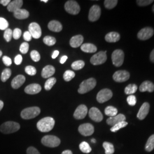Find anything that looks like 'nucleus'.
I'll list each match as a JSON object with an SVG mask.
<instances>
[{
	"mask_svg": "<svg viewBox=\"0 0 154 154\" xmlns=\"http://www.w3.org/2000/svg\"><path fill=\"white\" fill-rule=\"evenodd\" d=\"M55 121L52 117H45L39 120L37 124V127L39 131L48 132L50 131L54 128Z\"/></svg>",
	"mask_w": 154,
	"mask_h": 154,
	"instance_id": "obj_1",
	"label": "nucleus"
},
{
	"mask_svg": "<svg viewBox=\"0 0 154 154\" xmlns=\"http://www.w3.org/2000/svg\"><path fill=\"white\" fill-rule=\"evenodd\" d=\"M20 128L18 123L13 121L6 122L0 126V131L4 134H9L18 131Z\"/></svg>",
	"mask_w": 154,
	"mask_h": 154,
	"instance_id": "obj_2",
	"label": "nucleus"
},
{
	"mask_svg": "<svg viewBox=\"0 0 154 154\" xmlns=\"http://www.w3.org/2000/svg\"><path fill=\"white\" fill-rule=\"evenodd\" d=\"M97 85V81L93 78H90L86 80L83 81L79 85V88L78 91L79 94H83L87 93L92 90Z\"/></svg>",
	"mask_w": 154,
	"mask_h": 154,
	"instance_id": "obj_3",
	"label": "nucleus"
},
{
	"mask_svg": "<svg viewBox=\"0 0 154 154\" xmlns=\"http://www.w3.org/2000/svg\"><path fill=\"white\" fill-rule=\"evenodd\" d=\"M42 144L48 147L54 148L60 146L61 144V140L54 135H46L41 139Z\"/></svg>",
	"mask_w": 154,
	"mask_h": 154,
	"instance_id": "obj_4",
	"label": "nucleus"
},
{
	"mask_svg": "<svg viewBox=\"0 0 154 154\" xmlns=\"http://www.w3.org/2000/svg\"><path fill=\"white\" fill-rule=\"evenodd\" d=\"M41 110L38 107H30L22 110L21 116L23 119H31L39 116Z\"/></svg>",
	"mask_w": 154,
	"mask_h": 154,
	"instance_id": "obj_5",
	"label": "nucleus"
},
{
	"mask_svg": "<svg viewBox=\"0 0 154 154\" xmlns=\"http://www.w3.org/2000/svg\"><path fill=\"white\" fill-rule=\"evenodd\" d=\"M125 58L124 52L121 49H116L113 51L111 55L112 64L116 67L121 66Z\"/></svg>",
	"mask_w": 154,
	"mask_h": 154,
	"instance_id": "obj_6",
	"label": "nucleus"
},
{
	"mask_svg": "<svg viewBox=\"0 0 154 154\" xmlns=\"http://www.w3.org/2000/svg\"><path fill=\"white\" fill-rule=\"evenodd\" d=\"M65 9L68 13L72 15L78 14L80 10V6L75 1H67L65 4Z\"/></svg>",
	"mask_w": 154,
	"mask_h": 154,
	"instance_id": "obj_7",
	"label": "nucleus"
},
{
	"mask_svg": "<svg viewBox=\"0 0 154 154\" xmlns=\"http://www.w3.org/2000/svg\"><path fill=\"white\" fill-rule=\"evenodd\" d=\"M107 51H99L91 58L90 62L93 65H99L105 63L107 60Z\"/></svg>",
	"mask_w": 154,
	"mask_h": 154,
	"instance_id": "obj_8",
	"label": "nucleus"
},
{
	"mask_svg": "<svg viewBox=\"0 0 154 154\" xmlns=\"http://www.w3.org/2000/svg\"><path fill=\"white\" fill-rule=\"evenodd\" d=\"M112 97L111 90L108 88L101 90L97 95V100L100 103H103L110 100Z\"/></svg>",
	"mask_w": 154,
	"mask_h": 154,
	"instance_id": "obj_9",
	"label": "nucleus"
},
{
	"mask_svg": "<svg viewBox=\"0 0 154 154\" xmlns=\"http://www.w3.org/2000/svg\"><path fill=\"white\" fill-rule=\"evenodd\" d=\"M78 131L85 137L90 136L94 132V127L91 123H83L78 127Z\"/></svg>",
	"mask_w": 154,
	"mask_h": 154,
	"instance_id": "obj_10",
	"label": "nucleus"
},
{
	"mask_svg": "<svg viewBox=\"0 0 154 154\" xmlns=\"http://www.w3.org/2000/svg\"><path fill=\"white\" fill-rule=\"evenodd\" d=\"M101 14V9L99 6L94 5L93 6L89 11L88 20L91 22H95L99 20Z\"/></svg>",
	"mask_w": 154,
	"mask_h": 154,
	"instance_id": "obj_11",
	"label": "nucleus"
},
{
	"mask_svg": "<svg viewBox=\"0 0 154 154\" xmlns=\"http://www.w3.org/2000/svg\"><path fill=\"white\" fill-rule=\"evenodd\" d=\"M29 32L34 39L39 38L42 35L41 28L36 22H32L29 25Z\"/></svg>",
	"mask_w": 154,
	"mask_h": 154,
	"instance_id": "obj_12",
	"label": "nucleus"
},
{
	"mask_svg": "<svg viewBox=\"0 0 154 154\" xmlns=\"http://www.w3.org/2000/svg\"><path fill=\"white\" fill-rule=\"evenodd\" d=\"M154 29L151 27H146L142 29L138 33V38L140 40H147L154 35Z\"/></svg>",
	"mask_w": 154,
	"mask_h": 154,
	"instance_id": "obj_13",
	"label": "nucleus"
},
{
	"mask_svg": "<svg viewBox=\"0 0 154 154\" xmlns=\"http://www.w3.org/2000/svg\"><path fill=\"white\" fill-rule=\"evenodd\" d=\"M130 76V73L126 70H118L114 74L112 78L116 82H124L128 80Z\"/></svg>",
	"mask_w": 154,
	"mask_h": 154,
	"instance_id": "obj_14",
	"label": "nucleus"
},
{
	"mask_svg": "<svg viewBox=\"0 0 154 154\" xmlns=\"http://www.w3.org/2000/svg\"><path fill=\"white\" fill-rule=\"evenodd\" d=\"M88 116L93 121L96 122H100L103 119V116L100 111L98 108L94 107L89 110Z\"/></svg>",
	"mask_w": 154,
	"mask_h": 154,
	"instance_id": "obj_15",
	"label": "nucleus"
},
{
	"mask_svg": "<svg viewBox=\"0 0 154 154\" xmlns=\"http://www.w3.org/2000/svg\"><path fill=\"white\" fill-rule=\"evenodd\" d=\"M88 112V107L85 105H79L74 113V117L75 119L79 120L82 119L86 117Z\"/></svg>",
	"mask_w": 154,
	"mask_h": 154,
	"instance_id": "obj_16",
	"label": "nucleus"
},
{
	"mask_svg": "<svg viewBox=\"0 0 154 154\" xmlns=\"http://www.w3.org/2000/svg\"><path fill=\"white\" fill-rule=\"evenodd\" d=\"M125 120H126V116L122 114H117L116 116H114L109 118L107 119L106 122L109 125L113 126L119 122L125 121Z\"/></svg>",
	"mask_w": 154,
	"mask_h": 154,
	"instance_id": "obj_17",
	"label": "nucleus"
},
{
	"mask_svg": "<svg viewBox=\"0 0 154 154\" xmlns=\"http://www.w3.org/2000/svg\"><path fill=\"white\" fill-rule=\"evenodd\" d=\"M149 110V103L145 102L140 107L139 110L137 118L140 120H143L148 115Z\"/></svg>",
	"mask_w": 154,
	"mask_h": 154,
	"instance_id": "obj_18",
	"label": "nucleus"
},
{
	"mask_svg": "<svg viewBox=\"0 0 154 154\" xmlns=\"http://www.w3.org/2000/svg\"><path fill=\"white\" fill-rule=\"evenodd\" d=\"M26 81L25 77L23 75H18L14 77L11 83V87L14 89L20 88Z\"/></svg>",
	"mask_w": 154,
	"mask_h": 154,
	"instance_id": "obj_19",
	"label": "nucleus"
},
{
	"mask_svg": "<svg viewBox=\"0 0 154 154\" xmlns=\"http://www.w3.org/2000/svg\"><path fill=\"white\" fill-rule=\"evenodd\" d=\"M41 86L37 83H33L28 85L25 88V92L28 94L34 95L39 93L41 91Z\"/></svg>",
	"mask_w": 154,
	"mask_h": 154,
	"instance_id": "obj_20",
	"label": "nucleus"
},
{
	"mask_svg": "<svg viewBox=\"0 0 154 154\" xmlns=\"http://www.w3.org/2000/svg\"><path fill=\"white\" fill-rule=\"evenodd\" d=\"M23 5L22 0H14L11 1L10 4L7 6L8 11L14 12L18 9H20Z\"/></svg>",
	"mask_w": 154,
	"mask_h": 154,
	"instance_id": "obj_21",
	"label": "nucleus"
},
{
	"mask_svg": "<svg viewBox=\"0 0 154 154\" xmlns=\"http://www.w3.org/2000/svg\"><path fill=\"white\" fill-rule=\"evenodd\" d=\"M83 42V37L81 35L73 36L70 40V45L73 48H77L82 45Z\"/></svg>",
	"mask_w": 154,
	"mask_h": 154,
	"instance_id": "obj_22",
	"label": "nucleus"
},
{
	"mask_svg": "<svg viewBox=\"0 0 154 154\" xmlns=\"http://www.w3.org/2000/svg\"><path fill=\"white\" fill-rule=\"evenodd\" d=\"M55 68L51 65H48L42 69L41 75L44 78H50L55 73Z\"/></svg>",
	"mask_w": 154,
	"mask_h": 154,
	"instance_id": "obj_23",
	"label": "nucleus"
},
{
	"mask_svg": "<svg viewBox=\"0 0 154 154\" xmlns=\"http://www.w3.org/2000/svg\"><path fill=\"white\" fill-rule=\"evenodd\" d=\"M139 90L140 92H153L154 91V84L151 81H146L140 85L139 87Z\"/></svg>",
	"mask_w": 154,
	"mask_h": 154,
	"instance_id": "obj_24",
	"label": "nucleus"
},
{
	"mask_svg": "<svg viewBox=\"0 0 154 154\" xmlns=\"http://www.w3.org/2000/svg\"><path fill=\"white\" fill-rule=\"evenodd\" d=\"M121 38L120 34L115 32H112L107 34L105 36V40L110 43H114L119 41Z\"/></svg>",
	"mask_w": 154,
	"mask_h": 154,
	"instance_id": "obj_25",
	"label": "nucleus"
},
{
	"mask_svg": "<svg viewBox=\"0 0 154 154\" xmlns=\"http://www.w3.org/2000/svg\"><path fill=\"white\" fill-rule=\"evenodd\" d=\"M48 28L52 32H60L62 30V25L59 21L53 20L49 23Z\"/></svg>",
	"mask_w": 154,
	"mask_h": 154,
	"instance_id": "obj_26",
	"label": "nucleus"
},
{
	"mask_svg": "<svg viewBox=\"0 0 154 154\" xmlns=\"http://www.w3.org/2000/svg\"><path fill=\"white\" fill-rule=\"evenodd\" d=\"M14 17L18 20H24L28 18L29 16V13L28 11L23 9H20L14 11Z\"/></svg>",
	"mask_w": 154,
	"mask_h": 154,
	"instance_id": "obj_27",
	"label": "nucleus"
},
{
	"mask_svg": "<svg viewBox=\"0 0 154 154\" xmlns=\"http://www.w3.org/2000/svg\"><path fill=\"white\" fill-rule=\"evenodd\" d=\"M81 49L85 53H93L97 51V48L95 45L90 43L83 44L81 46Z\"/></svg>",
	"mask_w": 154,
	"mask_h": 154,
	"instance_id": "obj_28",
	"label": "nucleus"
},
{
	"mask_svg": "<svg viewBox=\"0 0 154 154\" xmlns=\"http://www.w3.org/2000/svg\"><path fill=\"white\" fill-rule=\"evenodd\" d=\"M103 147L105 149V154H113L114 153V147L112 143L108 142H105L103 143Z\"/></svg>",
	"mask_w": 154,
	"mask_h": 154,
	"instance_id": "obj_29",
	"label": "nucleus"
},
{
	"mask_svg": "<svg viewBox=\"0 0 154 154\" xmlns=\"http://www.w3.org/2000/svg\"><path fill=\"white\" fill-rule=\"evenodd\" d=\"M154 149V134L149 137L145 146V149L147 152H151Z\"/></svg>",
	"mask_w": 154,
	"mask_h": 154,
	"instance_id": "obj_30",
	"label": "nucleus"
},
{
	"mask_svg": "<svg viewBox=\"0 0 154 154\" xmlns=\"http://www.w3.org/2000/svg\"><path fill=\"white\" fill-rule=\"evenodd\" d=\"M105 113L106 116H109L110 117H112L118 114V110L116 107L109 106L105 109Z\"/></svg>",
	"mask_w": 154,
	"mask_h": 154,
	"instance_id": "obj_31",
	"label": "nucleus"
},
{
	"mask_svg": "<svg viewBox=\"0 0 154 154\" xmlns=\"http://www.w3.org/2000/svg\"><path fill=\"white\" fill-rule=\"evenodd\" d=\"M80 150L85 154H88L91 151V148L86 142H82L79 144Z\"/></svg>",
	"mask_w": 154,
	"mask_h": 154,
	"instance_id": "obj_32",
	"label": "nucleus"
},
{
	"mask_svg": "<svg viewBox=\"0 0 154 154\" xmlns=\"http://www.w3.org/2000/svg\"><path fill=\"white\" fill-rule=\"evenodd\" d=\"M56 79L54 77H51L50 78H48V79L46 81L45 83V88L46 90L49 91L50 90L51 88L53 87V86L55 85L56 83Z\"/></svg>",
	"mask_w": 154,
	"mask_h": 154,
	"instance_id": "obj_33",
	"label": "nucleus"
},
{
	"mask_svg": "<svg viewBox=\"0 0 154 154\" xmlns=\"http://www.w3.org/2000/svg\"><path fill=\"white\" fill-rule=\"evenodd\" d=\"M137 89H138V87L136 85L130 84L125 89V93L126 94L131 95L132 94L136 93V91H137Z\"/></svg>",
	"mask_w": 154,
	"mask_h": 154,
	"instance_id": "obj_34",
	"label": "nucleus"
},
{
	"mask_svg": "<svg viewBox=\"0 0 154 154\" xmlns=\"http://www.w3.org/2000/svg\"><path fill=\"white\" fill-rule=\"evenodd\" d=\"M11 70L9 68H6L5 69H4L2 72L1 79L3 82H5L11 77Z\"/></svg>",
	"mask_w": 154,
	"mask_h": 154,
	"instance_id": "obj_35",
	"label": "nucleus"
},
{
	"mask_svg": "<svg viewBox=\"0 0 154 154\" xmlns=\"http://www.w3.org/2000/svg\"><path fill=\"white\" fill-rule=\"evenodd\" d=\"M127 125H128V123L127 122H119V123L116 124L114 126H112V127L110 128V130L111 132H116L122 128L125 127Z\"/></svg>",
	"mask_w": 154,
	"mask_h": 154,
	"instance_id": "obj_36",
	"label": "nucleus"
},
{
	"mask_svg": "<svg viewBox=\"0 0 154 154\" xmlns=\"http://www.w3.org/2000/svg\"><path fill=\"white\" fill-rule=\"evenodd\" d=\"M85 65V62L82 60H79L74 62L72 64V69L75 70H79L82 69Z\"/></svg>",
	"mask_w": 154,
	"mask_h": 154,
	"instance_id": "obj_37",
	"label": "nucleus"
},
{
	"mask_svg": "<svg viewBox=\"0 0 154 154\" xmlns=\"http://www.w3.org/2000/svg\"><path fill=\"white\" fill-rule=\"evenodd\" d=\"M118 4L117 0H105L104 5L106 8L108 9H111L116 7Z\"/></svg>",
	"mask_w": 154,
	"mask_h": 154,
	"instance_id": "obj_38",
	"label": "nucleus"
},
{
	"mask_svg": "<svg viewBox=\"0 0 154 154\" xmlns=\"http://www.w3.org/2000/svg\"><path fill=\"white\" fill-rule=\"evenodd\" d=\"M43 41L45 44L48 46H53L56 43V39L51 36H46L43 39Z\"/></svg>",
	"mask_w": 154,
	"mask_h": 154,
	"instance_id": "obj_39",
	"label": "nucleus"
},
{
	"mask_svg": "<svg viewBox=\"0 0 154 154\" xmlns=\"http://www.w3.org/2000/svg\"><path fill=\"white\" fill-rule=\"evenodd\" d=\"M75 75V72L71 70H66L63 74V79L66 82L70 81Z\"/></svg>",
	"mask_w": 154,
	"mask_h": 154,
	"instance_id": "obj_40",
	"label": "nucleus"
},
{
	"mask_svg": "<svg viewBox=\"0 0 154 154\" xmlns=\"http://www.w3.org/2000/svg\"><path fill=\"white\" fill-rule=\"evenodd\" d=\"M13 37V32L11 29L8 28L5 30L4 34V37L6 41L9 42L11 41V38Z\"/></svg>",
	"mask_w": 154,
	"mask_h": 154,
	"instance_id": "obj_41",
	"label": "nucleus"
},
{
	"mask_svg": "<svg viewBox=\"0 0 154 154\" xmlns=\"http://www.w3.org/2000/svg\"><path fill=\"white\" fill-rule=\"evenodd\" d=\"M9 26V23L4 18L0 17V30H5Z\"/></svg>",
	"mask_w": 154,
	"mask_h": 154,
	"instance_id": "obj_42",
	"label": "nucleus"
},
{
	"mask_svg": "<svg viewBox=\"0 0 154 154\" xmlns=\"http://www.w3.org/2000/svg\"><path fill=\"white\" fill-rule=\"evenodd\" d=\"M25 71L28 74V75H32V76L35 75L37 73L36 69L34 66H26L25 67Z\"/></svg>",
	"mask_w": 154,
	"mask_h": 154,
	"instance_id": "obj_43",
	"label": "nucleus"
},
{
	"mask_svg": "<svg viewBox=\"0 0 154 154\" xmlns=\"http://www.w3.org/2000/svg\"><path fill=\"white\" fill-rule=\"evenodd\" d=\"M30 57L34 62H38L41 59V56L38 52L36 50H33L30 53Z\"/></svg>",
	"mask_w": 154,
	"mask_h": 154,
	"instance_id": "obj_44",
	"label": "nucleus"
},
{
	"mask_svg": "<svg viewBox=\"0 0 154 154\" xmlns=\"http://www.w3.org/2000/svg\"><path fill=\"white\" fill-rule=\"evenodd\" d=\"M127 103L128 105H130L131 106H134L137 103V98L135 95H130L127 97Z\"/></svg>",
	"mask_w": 154,
	"mask_h": 154,
	"instance_id": "obj_45",
	"label": "nucleus"
},
{
	"mask_svg": "<svg viewBox=\"0 0 154 154\" xmlns=\"http://www.w3.org/2000/svg\"><path fill=\"white\" fill-rule=\"evenodd\" d=\"M29 45L27 42H23L20 47V51L22 54H26L29 51Z\"/></svg>",
	"mask_w": 154,
	"mask_h": 154,
	"instance_id": "obj_46",
	"label": "nucleus"
},
{
	"mask_svg": "<svg viewBox=\"0 0 154 154\" xmlns=\"http://www.w3.org/2000/svg\"><path fill=\"white\" fill-rule=\"evenodd\" d=\"M154 2L153 0H137V3L140 6L149 5Z\"/></svg>",
	"mask_w": 154,
	"mask_h": 154,
	"instance_id": "obj_47",
	"label": "nucleus"
},
{
	"mask_svg": "<svg viewBox=\"0 0 154 154\" xmlns=\"http://www.w3.org/2000/svg\"><path fill=\"white\" fill-rule=\"evenodd\" d=\"M21 34H22L21 30L18 28H16L13 32V37L14 39H18L21 37Z\"/></svg>",
	"mask_w": 154,
	"mask_h": 154,
	"instance_id": "obj_48",
	"label": "nucleus"
},
{
	"mask_svg": "<svg viewBox=\"0 0 154 154\" xmlns=\"http://www.w3.org/2000/svg\"><path fill=\"white\" fill-rule=\"evenodd\" d=\"M26 154H40L39 152L38 149H35L34 147H28L27 150H26Z\"/></svg>",
	"mask_w": 154,
	"mask_h": 154,
	"instance_id": "obj_49",
	"label": "nucleus"
},
{
	"mask_svg": "<svg viewBox=\"0 0 154 154\" xmlns=\"http://www.w3.org/2000/svg\"><path fill=\"white\" fill-rule=\"evenodd\" d=\"M2 61H3L5 65L6 66H11V63H12V61H11V59L9 57H7V56H4L3 57Z\"/></svg>",
	"mask_w": 154,
	"mask_h": 154,
	"instance_id": "obj_50",
	"label": "nucleus"
},
{
	"mask_svg": "<svg viewBox=\"0 0 154 154\" xmlns=\"http://www.w3.org/2000/svg\"><path fill=\"white\" fill-rule=\"evenodd\" d=\"M22 62V55L20 54H18L14 58V63L17 65H20L21 64Z\"/></svg>",
	"mask_w": 154,
	"mask_h": 154,
	"instance_id": "obj_51",
	"label": "nucleus"
},
{
	"mask_svg": "<svg viewBox=\"0 0 154 154\" xmlns=\"http://www.w3.org/2000/svg\"><path fill=\"white\" fill-rule=\"evenodd\" d=\"M32 35L30 34V33H29V31L25 32L23 34V39L26 41H30L32 40Z\"/></svg>",
	"mask_w": 154,
	"mask_h": 154,
	"instance_id": "obj_52",
	"label": "nucleus"
},
{
	"mask_svg": "<svg viewBox=\"0 0 154 154\" xmlns=\"http://www.w3.org/2000/svg\"><path fill=\"white\" fill-rule=\"evenodd\" d=\"M11 2V0H1L0 4L4 6H8Z\"/></svg>",
	"mask_w": 154,
	"mask_h": 154,
	"instance_id": "obj_53",
	"label": "nucleus"
},
{
	"mask_svg": "<svg viewBox=\"0 0 154 154\" xmlns=\"http://www.w3.org/2000/svg\"><path fill=\"white\" fill-rule=\"evenodd\" d=\"M67 59V57L66 55H64V56L62 57L61 60H60V63L61 64H63L66 62Z\"/></svg>",
	"mask_w": 154,
	"mask_h": 154,
	"instance_id": "obj_54",
	"label": "nucleus"
},
{
	"mask_svg": "<svg viewBox=\"0 0 154 154\" xmlns=\"http://www.w3.org/2000/svg\"><path fill=\"white\" fill-rule=\"evenodd\" d=\"M149 58H150L151 61L154 63V49L152 50V51H151V53L150 54V56H149Z\"/></svg>",
	"mask_w": 154,
	"mask_h": 154,
	"instance_id": "obj_55",
	"label": "nucleus"
},
{
	"mask_svg": "<svg viewBox=\"0 0 154 154\" xmlns=\"http://www.w3.org/2000/svg\"><path fill=\"white\" fill-rule=\"evenodd\" d=\"M58 55H59V51L58 50H55L53 52V54L52 55V58L55 59V58H57Z\"/></svg>",
	"mask_w": 154,
	"mask_h": 154,
	"instance_id": "obj_56",
	"label": "nucleus"
},
{
	"mask_svg": "<svg viewBox=\"0 0 154 154\" xmlns=\"http://www.w3.org/2000/svg\"><path fill=\"white\" fill-rule=\"evenodd\" d=\"M61 154H72V151L70 149H66L63 151Z\"/></svg>",
	"mask_w": 154,
	"mask_h": 154,
	"instance_id": "obj_57",
	"label": "nucleus"
},
{
	"mask_svg": "<svg viewBox=\"0 0 154 154\" xmlns=\"http://www.w3.org/2000/svg\"><path fill=\"white\" fill-rule=\"evenodd\" d=\"M4 107V102L0 100V111L2 110Z\"/></svg>",
	"mask_w": 154,
	"mask_h": 154,
	"instance_id": "obj_58",
	"label": "nucleus"
},
{
	"mask_svg": "<svg viewBox=\"0 0 154 154\" xmlns=\"http://www.w3.org/2000/svg\"><path fill=\"white\" fill-rule=\"evenodd\" d=\"M91 142L92 143H96V140H95V139H91Z\"/></svg>",
	"mask_w": 154,
	"mask_h": 154,
	"instance_id": "obj_59",
	"label": "nucleus"
},
{
	"mask_svg": "<svg viewBox=\"0 0 154 154\" xmlns=\"http://www.w3.org/2000/svg\"><path fill=\"white\" fill-rule=\"evenodd\" d=\"M41 1L44 2L45 3H46V2H48V0H41Z\"/></svg>",
	"mask_w": 154,
	"mask_h": 154,
	"instance_id": "obj_60",
	"label": "nucleus"
},
{
	"mask_svg": "<svg viewBox=\"0 0 154 154\" xmlns=\"http://www.w3.org/2000/svg\"><path fill=\"white\" fill-rule=\"evenodd\" d=\"M2 52L1 50H0V57L2 56Z\"/></svg>",
	"mask_w": 154,
	"mask_h": 154,
	"instance_id": "obj_61",
	"label": "nucleus"
},
{
	"mask_svg": "<svg viewBox=\"0 0 154 154\" xmlns=\"http://www.w3.org/2000/svg\"><path fill=\"white\" fill-rule=\"evenodd\" d=\"M152 11H153L154 13V5H153V6H152Z\"/></svg>",
	"mask_w": 154,
	"mask_h": 154,
	"instance_id": "obj_62",
	"label": "nucleus"
}]
</instances>
